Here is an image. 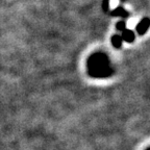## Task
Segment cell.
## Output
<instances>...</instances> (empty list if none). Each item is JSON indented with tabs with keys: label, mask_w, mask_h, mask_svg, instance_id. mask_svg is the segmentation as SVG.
<instances>
[{
	"label": "cell",
	"mask_w": 150,
	"mask_h": 150,
	"mask_svg": "<svg viewBox=\"0 0 150 150\" xmlns=\"http://www.w3.org/2000/svg\"><path fill=\"white\" fill-rule=\"evenodd\" d=\"M116 28H117V30L121 31V33H123V31L126 29V23H125V21H120L117 23V25H116Z\"/></svg>",
	"instance_id": "6"
},
{
	"label": "cell",
	"mask_w": 150,
	"mask_h": 150,
	"mask_svg": "<svg viewBox=\"0 0 150 150\" xmlns=\"http://www.w3.org/2000/svg\"><path fill=\"white\" fill-rule=\"evenodd\" d=\"M89 74L93 77H108L112 74V69L110 67V59L103 53H95L90 56L88 61Z\"/></svg>",
	"instance_id": "1"
},
{
	"label": "cell",
	"mask_w": 150,
	"mask_h": 150,
	"mask_svg": "<svg viewBox=\"0 0 150 150\" xmlns=\"http://www.w3.org/2000/svg\"><path fill=\"white\" fill-rule=\"evenodd\" d=\"M122 42H123V40H122V38L120 35H112V46L115 47V48H120V47L122 46Z\"/></svg>",
	"instance_id": "5"
},
{
	"label": "cell",
	"mask_w": 150,
	"mask_h": 150,
	"mask_svg": "<svg viewBox=\"0 0 150 150\" xmlns=\"http://www.w3.org/2000/svg\"><path fill=\"white\" fill-rule=\"evenodd\" d=\"M102 6H103V9H104V12L108 13V11H110V0H104Z\"/></svg>",
	"instance_id": "7"
},
{
	"label": "cell",
	"mask_w": 150,
	"mask_h": 150,
	"mask_svg": "<svg viewBox=\"0 0 150 150\" xmlns=\"http://www.w3.org/2000/svg\"><path fill=\"white\" fill-rule=\"evenodd\" d=\"M150 27V19L149 18H144L142 19L139 24L137 25V33L140 35H143L148 30V28Z\"/></svg>",
	"instance_id": "2"
},
{
	"label": "cell",
	"mask_w": 150,
	"mask_h": 150,
	"mask_svg": "<svg viewBox=\"0 0 150 150\" xmlns=\"http://www.w3.org/2000/svg\"><path fill=\"white\" fill-rule=\"evenodd\" d=\"M147 150H150V148H149V149H147Z\"/></svg>",
	"instance_id": "8"
},
{
	"label": "cell",
	"mask_w": 150,
	"mask_h": 150,
	"mask_svg": "<svg viewBox=\"0 0 150 150\" xmlns=\"http://www.w3.org/2000/svg\"><path fill=\"white\" fill-rule=\"evenodd\" d=\"M122 40L125 41V42L127 43H132L134 41V39H136V35L134 33V31L130 30V29H125L123 33H122Z\"/></svg>",
	"instance_id": "4"
},
{
	"label": "cell",
	"mask_w": 150,
	"mask_h": 150,
	"mask_svg": "<svg viewBox=\"0 0 150 150\" xmlns=\"http://www.w3.org/2000/svg\"><path fill=\"white\" fill-rule=\"evenodd\" d=\"M110 15L114 17H121V18H124V19H127L129 17V13L122 6L116 7L112 12H110Z\"/></svg>",
	"instance_id": "3"
}]
</instances>
